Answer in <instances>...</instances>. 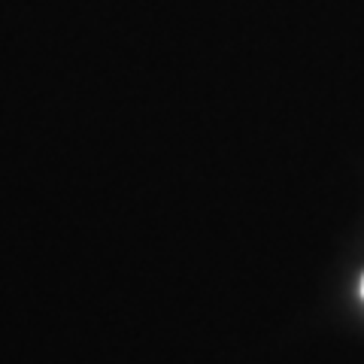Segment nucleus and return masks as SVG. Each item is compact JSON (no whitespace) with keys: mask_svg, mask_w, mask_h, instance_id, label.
<instances>
[{"mask_svg":"<svg viewBox=\"0 0 364 364\" xmlns=\"http://www.w3.org/2000/svg\"><path fill=\"white\" fill-rule=\"evenodd\" d=\"M361 294H364V279H361Z\"/></svg>","mask_w":364,"mask_h":364,"instance_id":"1","label":"nucleus"}]
</instances>
